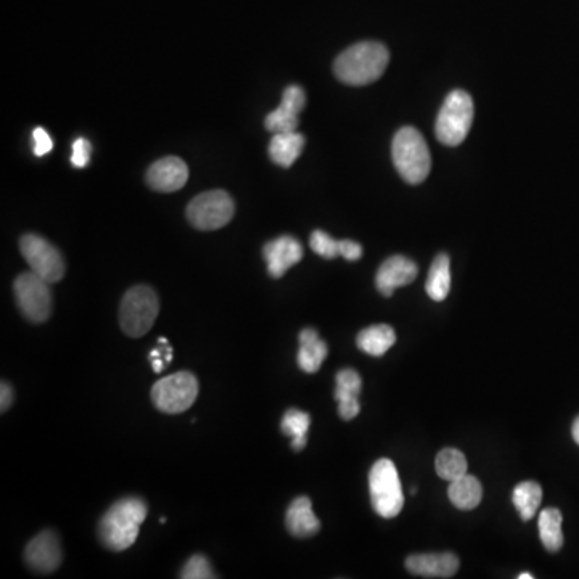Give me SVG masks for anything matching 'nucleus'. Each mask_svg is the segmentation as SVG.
Returning a JSON list of instances; mask_svg holds the SVG:
<instances>
[{
  "label": "nucleus",
  "instance_id": "1",
  "mask_svg": "<svg viewBox=\"0 0 579 579\" xmlns=\"http://www.w3.org/2000/svg\"><path fill=\"white\" fill-rule=\"evenodd\" d=\"M390 63V52L380 42H359L338 55L335 76L348 86H367L382 78Z\"/></svg>",
  "mask_w": 579,
  "mask_h": 579
},
{
  "label": "nucleus",
  "instance_id": "2",
  "mask_svg": "<svg viewBox=\"0 0 579 579\" xmlns=\"http://www.w3.org/2000/svg\"><path fill=\"white\" fill-rule=\"evenodd\" d=\"M148 507L139 497H124L115 502L99 525V538L110 551H126L139 538L140 525L147 518Z\"/></svg>",
  "mask_w": 579,
  "mask_h": 579
},
{
  "label": "nucleus",
  "instance_id": "3",
  "mask_svg": "<svg viewBox=\"0 0 579 579\" xmlns=\"http://www.w3.org/2000/svg\"><path fill=\"white\" fill-rule=\"evenodd\" d=\"M391 155L398 173L409 184H422L432 169V155L427 142L415 128L407 126L396 132Z\"/></svg>",
  "mask_w": 579,
  "mask_h": 579
},
{
  "label": "nucleus",
  "instance_id": "4",
  "mask_svg": "<svg viewBox=\"0 0 579 579\" xmlns=\"http://www.w3.org/2000/svg\"><path fill=\"white\" fill-rule=\"evenodd\" d=\"M473 100L465 91H452L444 100L438 118L435 134L441 144L457 147L469 136L473 124Z\"/></svg>",
  "mask_w": 579,
  "mask_h": 579
},
{
  "label": "nucleus",
  "instance_id": "5",
  "mask_svg": "<svg viewBox=\"0 0 579 579\" xmlns=\"http://www.w3.org/2000/svg\"><path fill=\"white\" fill-rule=\"evenodd\" d=\"M160 313L157 293L147 285H137L126 292L120 306V325L132 338L144 337L152 329Z\"/></svg>",
  "mask_w": 579,
  "mask_h": 579
},
{
  "label": "nucleus",
  "instance_id": "6",
  "mask_svg": "<svg viewBox=\"0 0 579 579\" xmlns=\"http://www.w3.org/2000/svg\"><path fill=\"white\" fill-rule=\"evenodd\" d=\"M370 501L383 518H395L404 507V493L396 465L390 459L375 462L369 473Z\"/></svg>",
  "mask_w": 579,
  "mask_h": 579
},
{
  "label": "nucleus",
  "instance_id": "7",
  "mask_svg": "<svg viewBox=\"0 0 579 579\" xmlns=\"http://www.w3.org/2000/svg\"><path fill=\"white\" fill-rule=\"evenodd\" d=\"M198 396V380L190 372H177L161 378L152 388V401L158 411L181 414L190 409Z\"/></svg>",
  "mask_w": 579,
  "mask_h": 579
},
{
  "label": "nucleus",
  "instance_id": "8",
  "mask_svg": "<svg viewBox=\"0 0 579 579\" xmlns=\"http://www.w3.org/2000/svg\"><path fill=\"white\" fill-rule=\"evenodd\" d=\"M234 200L224 190H211L193 198L187 206V218L198 230H216L234 218Z\"/></svg>",
  "mask_w": 579,
  "mask_h": 579
},
{
  "label": "nucleus",
  "instance_id": "9",
  "mask_svg": "<svg viewBox=\"0 0 579 579\" xmlns=\"http://www.w3.org/2000/svg\"><path fill=\"white\" fill-rule=\"evenodd\" d=\"M49 285V282L33 271L21 274L13 284L18 309L34 324L46 322L52 313V293Z\"/></svg>",
  "mask_w": 579,
  "mask_h": 579
},
{
  "label": "nucleus",
  "instance_id": "10",
  "mask_svg": "<svg viewBox=\"0 0 579 579\" xmlns=\"http://www.w3.org/2000/svg\"><path fill=\"white\" fill-rule=\"evenodd\" d=\"M20 251L31 271L49 284H57L65 276L62 253L41 235H23L20 240Z\"/></svg>",
  "mask_w": 579,
  "mask_h": 579
},
{
  "label": "nucleus",
  "instance_id": "11",
  "mask_svg": "<svg viewBox=\"0 0 579 579\" xmlns=\"http://www.w3.org/2000/svg\"><path fill=\"white\" fill-rule=\"evenodd\" d=\"M306 105V94L300 86H288L282 95V102L276 110L266 116V129L272 134L295 132L300 126V113Z\"/></svg>",
  "mask_w": 579,
  "mask_h": 579
},
{
  "label": "nucleus",
  "instance_id": "12",
  "mask_svg": "<svg viewBox=\"0 0 579 579\" xmlns=\"http://www.w3.org/2000/svg\"><path fill=\"white\" fill-rule=\"evenodd\" d=\"M26 563L37 573H54L62 565V547L54 531H42L29 541L25 551Z\"/></svg>",
  "mask_w": 579,
  "mask_h": 579
},
{
  "label": "nucleus",
  "instance_id": "13",
  "mask_svg": "<svg viewBox=\"0 0 579 579\" xmlns=\"http://www.w3.org/2000/svg\"><path fill=\"white\" fill-rule=\"evenodd\" d=\"M304 251L301 243L292 235H282L279 239L267 242L263 248V256L267 263V272L274 279L285 276V272L303 259Z\"/></svg>",
  "mask_w": 579,
  "mask_h": 579
},
{
  "label": "nucleus",
  "instance_id": "14",
  "mask_svg": "<svg viewBox=\"0 0 579 579\" xmlns=\"http://www.w3.org/2000/svg\"><path fill=\"white\" fill-rule=\"evenodd\" d=\"M189 181V168L179 157H166L155 161L147 171V184L163 193L181 190Z\"/></svg>",
  "mask_w": 579,
  "mask_h": 579
},
{
  "label": "nucleus",
  "instance_id": "15",
  "mask_svg": "<svg viewBox=\"0 0 579 579\" xmlns=\"http://www.w3.org/2000/svg\"><path fill=\"white\" fill-rule=\"evenodd\" d=\"M419 274L417 264L406 256H391L378 267L375 284L383 296H391L396 288L412 284Z\"/></svg>",
  "mask_w": 579,
  "mask_h": 579
},
{
  "label": "nucleus",
  "instance_id": "16",
  "mask_svg": "<svg viewBox=\"0 0 579 579\" xmlns=\"http://www.w3.org/2000/svg\"><path fill=\"white\" fill-rule=\"evenodd\" d=\"M457 555L446 554H417L406 559V568L412 575L422 578H452L459 570Z\"/></svg>",
  "mask_w": 579,
  "mask_h": 579
},
{
  "label": "nucleus",
  "instance_id": "17",
  "mask_svg": "<svg viewBox=\"0 0 579 579\" xmlns=\"http://www.w3.org/2000/svg\"><path fill=\"white\" fill-rule=\"evenodd\" d=\"M362 390V380L353 369H343L337 374V390L335 399L338 401V414L341 419L351 420L359 414L358 396Z\"/></svg>",
  "mask_w": 579,
  "mask_h": 579
},
{
  "label": "nucleus",
  "instance_id": "18",
  "mask_svg": "<svg viewBox=\"0 0 579 579\" xmlns=\"http://www.w3.org/2000/svg\"><path fill=\"white\" fill-rule=\"evenodd\" d=\"M287 528L296 538H309L321 530V522L314 515L313 502L306 496L296 497L287 510Z\"/></svg>",
  "mask_w": 579,
  "mask_h": 579
},
{
  "label": "nucleus",
  "instance_id": "19",
  "mask_svg": "<svg viewBox=\"0 0 579 579\" xmlns=\"http://www.w3.org/2000/svg\"><path fill=\"white\" fill-rule=\"evenodd\" d=\"M329 354V346L322 341L314 329H304L300 333L298 366L306 374H316Z\"/></svg>",
  "mask_w": 579,
  "mask_h": 579
},
{
  "label": "nucleus",
  "instance_id": "20",
  "mask_svg": "<svg viewBox=\"0 0 579 579\" xmlns=\"http://www.w3.org/2000/svg\"><path fill=\"white\" fill-rule=\"evenodd\" d=\"M304 148V137L300 132H277L269 144V157L282 168H290Z\"/></svg>",
  "mask_w": 579,
  "mask_h": 579
},
{
  "label": "nucleus",
  "instance_id": "21",
  "mask_svg": "<svg viewBox=\"0 0 579 579\" xmlns=\"http://www.w3.org/2000/svg\"><path fill=\"white\" fill-rule=\"evenodd\" d=\"M449 501L460 510H473L480 506L483 488L478 478L465 473L449 485Z\"/></svg>",
  "mask_w": 579,
  "mask_h": 579
},
{
  "label": "nucleus",
  "instance_id": "22",
  "mask_svg": "<svg viewBox=\"0 0 579 579\" xmlns=\"http://www.w3.org/2000/svg\"><path fill=\"white\" fill-rule=\"evenodd\" d=\"M359 350L370 356H383L396 343L395 330L390 325H372L362 330L356 338Z\"/></svg>",
  "mask_w": 579,
  "mask_h": 579
},
{
  "label": "nucleus",
  "instance_id": "23",
  "mask_svg": "<svg viewBox=\"0 0 579 579\" xmlns=\"http://www.w3.org/2000/svg\"><path fill=\"white\" fill-rule=\"evenodd\" d=\"M425 290L428 296L438 303L448 298L449 290H451V261L446 253H440L433 259L430 271H428Z\"/></svg>",
  "mask_w": 579,
  "mask_h": 579
},
{
  "label": "nucleus",
  "instance_id": "24",
  "mask_svg": "<svg viewBox=\"0 0 579 579\" xmlns=\"http://www.w3.org/2000/svg\"><path fill=\"white\" fill-rule=\"evenodd\" d=\"M562 512L555 507L544 509L539 514V538L547 552H559L563 546Z\"/></svg>",
  "mask_w": 579,
  "mask_h": 579
},
{
  "label": "nucleus",
  "instance_id": "25",
  "mask_svg": "<svg viewBox=\"0 0 579 579\" xmlns=\"http://www.w3.org/2000/svg\"><path fill=\"white\" fill-rule=\"evenodd\" d=\"M512 501L517 507L518 514L523 518V522H528L536 515L543 502V489L536 481H522L515 486Z\"/></svg>",
  "mask_w": 579,
  "mask_h": 579
},
{
  "label": "nucleus",
  "instance_id": "26",
  "mask_svg": "<svg viewBox=\"0 0 579 579\" xmlns=\"http://www.w3.org/2000/svg\"><path fill=\"white\" fill-rule=\"evenodd\" d=\"M435 469L438 477L451 483L467 473L469 464H467L464 452H460L459 449L446 448L436 456Z\"/></svg>",
  "mask_w": 579,
  "mask_h": 579
},
{
  "label": "nucleus",
  "instance_id": "27",
  "mask_svg": "<svg viewBox=\"0 0 579 579\" xmlns=\"http://www.w3.org/2000/svg\"><path fill=\"white\" fill-rule=\"evenodd\" d=\"M311 425V417L306 412L298 409H290L285 412L282 419V432L284 435L292 436V446L295 451H303L306 448V433Z\"/></svg>",
  "mask_w": 579,
  "mask_h": 579
},
{
  "label": "nucleus",
  "instance_id": "28",
  "mask_svg": "<svg viewBox=\"0 0 579 579\" xmlns=\"http://www.w3.org/2000/svg\"><path fill=\"white\" fill-rule=\"evenodd\" d=\"M311 250L325 259H335L340 256L341 240H335L324 230H314L309 239Z\"/></svg>",
  "mask_w": 579,
  "mask_h": 579
},
{
  "label": "nucleus",
  "instance_id": "29",
  "mask_svg": "<svg viewBox=\"0 0 579 579\" xmlns=\"http://www.w3.org/2000/svg\"><path fill=\"white\" fill-rule=\"evenodd\" d=\"M182 579H211L216 578L210 562L203 555H193L187 560L181 573Z\"/></svg>",
  "mask_w": 579,
  "mask_h": 579
},
{
  "label": "nucleus",
  "instance_id": "30",
  "mask_svg": "<svg viewBox=\"0 0 579 579\" xmlns=\"http://www.w3.org/2000/svg\"><path fill=\"white\" fill-rule=\"evenodd\" d=\"M91 152L92 147L89 140L84 139V137L74 140L71 165L78 169L86 168L89 165V161H91Z\"/></svg>",
  "mask_w": 579,
  "mask_h": 579
},
{
  "label": "nucleus",
  "instance_id": "31",
  "mask_svg": "<svg viewBox=\"0 0 579 579\" xmlns=\"http://www.w3.org/2000/svg\"><path fill=\"white\" fill-rule=\"evenodd\" d=\"M33 142V150L36 157H44V155H47V153L52 152V148H54L52 137L49 136V132H47L46 129H34Z\"/></svg>",
  "mask_w": 579,
  "mask_h": 579
},
{
  "label": "nucleus",
  "instance_id": "32",
  "mask_svg": "<svg viewBox=\"0 0 579 579\" xmlns=\"http://www.w3.org/2000/svg\"><path fill=\"white\" fill-rule=\"evenodd\" d=\"M340 256L346 261H358L362 256V247L354 240H341Z\"/></svg>",
  "mask_w": 579,
  "mask_h": 579
},
{
  "label": "nucleus",
  "instance_id": "33",
  "mask_svg": "<svg viewBox=\"0 0 579 579\" xmlns=\"http://www.w3.org/2000/svg\"><path fill=\"white\" fill-rule=\"evenodd\" d=\"M13 403V390L9 383L2 382L0 385V409L7 411Z\"/></svg>",
  "mask_w": 579,
  "mask_h": 579
},
{
  "label": "nucleus",
  "instance_id": "34",
  "mask_svg": "<svg viewBox=\"0 0 579 579\" xmlns=\"http://www.w3.org/2000/svg\"><path fill=\"white\" fill-rule=\"evenodd\" d=\"M165 364L166 362L163 358L152 359V367L153 370L157 372V374H161V372H163V369H165Z\"/></svg>",
  "mask_w": 579,
  "mask_h": 579
},
{
  "label": "nucleus",
  "instance_id": "35",
  "mask_svg": "<svg viewBox=\"0 0 579 579\" xmlns=\"http://www.w3.org/2000/svg\"><path fill=\"white\" fill-rule=\"evenodd\" d=\"M571 433H573V440L579 444V417L573 423V428H571Z\"/></svg>",
  "mask_w": 579,
  "mask_h": 579
},
{
  "label": "nucleus",
  "instance_id": "36",
  "mask_svg": "<svg viewBox=\"0 0 579 579\" xmlns=\"http://www.w3.org/2000/svg\"><path fill=\"white\" fill-rule=\"evenodd\" d=\"M520 579H533V575H528V573H522V575L518 576Z\"/></svg>",
  "mask_w": 579,
  "mask_h": 579
},
{
  "label": "nucleus",
  "instance_id": "37",
  "mask_svg": "<svg viewBox=\"0 0 579 579\" xmlns=\"http://www.w3.org/2000/svg\"><path fill=\"white\" fill-rule=\"evenodd\" d=\"M160 345H168V340H166V338H160Z\"/></svg>",
  "mask_w": 579,
  "mask_h": 579
}]
</instances>
